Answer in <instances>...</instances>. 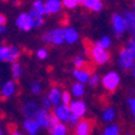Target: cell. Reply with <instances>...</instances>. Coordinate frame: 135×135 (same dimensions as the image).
Wrapping results in <instances>:
<instances>
[{"label":"cell","instance_id":"8fae6325","mask_svg":"<svg viewBox=\"0 0 135 135\" xmlns=\"http://www.w3.org/2000/svg\"><path fill=\"white\" fill-rule=\"evenodd\" d=\"M91 74H93V73H91V69H89V68L73 69L72 71V75H73V78L75 79V82L82 83V84H85V83L89 82Z\"/></svg>","mask_w":135,"mask_h":135},{"label":"cell","instance_id":"60d3db41","mask_svg":"<svg viewBox=\"0 0 135 135\" xmlns=\"http://www.w3.org/2000/svg\"><path fill=\"white\" fill-rule=\"evenodd\" d=\"M10 130H11V135H23V134H21L20 132H17V130L15 129V127H13V126L10 127Z\"/></svg>","mask_w":135,"mask_h":135},{"label":"cell","instance_id":"7c38bea8","mask_svg":"<svg viewBox=\"0 0 135 135\" xmlns=\"http://www.w3.org/2000/svg\"><path fill=\"white\" fill-rule=\"evenodd\" d=\"M17 90V85H16L15 80H7L4 83V85L0 89V95L3 99H9L13 96Z\"/></svg>","mask_w":135,"mask_h":135},{"label":"cell","instance_id":"5b68a950","mask_svg":"<svg viewBox=\"0 0 135 135\" xmlns=\"http://www.w3.org/2000/svg\"><path fill=\"white\" fill-rule=\"evenodd\" d=\"M111 25H112L113 33L116 34L117 38H120L127 32V25L122 13L113 12L112 17H111Z\"/></svg>","mask_w":135,"mask_h":135},{"label":"cell","instance_id":"4fadbf2b","mask_svg":"<svg viewBox=\"0 0 135 135\" xmlns=\"http://www.w3.org/2000/svg\"><path fill=\"white\" fill-rule=\"evenodd\" d=\"M16 27L18 29L23 32H29L32 29V25H31V20H29L28 13L22 12L20 13L16 18Z\"/></svg>","mask_w":135,"mask_h":135},{"label":"cell","instance_id":"1f68e13d","mask_svg":"<svg viewBox=\"0 0 135 135\" xmlns=\"http://www.w3.org/2000/svg\"><path fill=\"white\" fill-rule=\"evenodd\" d=\"M61 1H62L63 7L68 10H73L79 5V0H61Z\"/></svg>","mask_w":135,"mask_h":135},{"label":"cell","instance_id":"ffe728a7","mask_svg":"<svg viewBox=\"0 0 135 135\" xmlns=\"http://www.w3.org/2000/svg\"><path fill=\"white\" fill-rule=\"evenodd\" d=\"M23 127L29 135H35L40 128V126L38 124V122L34 118H26L25 122H23Z\"/></svg>","mask_w":135,"mask_h":135},{"label":"cell","instance_id":"f6af8a7d","mask_svg":"<svg viewBox=\"0 0 135 135\" xmlns=\"http://www.w3.org/2000/svg\"><path fill=\"white\" fill-rule=\"evenodd\" d=\"M132 39L135 41V33H133V34H132Z\"/></svg>","mask_w":135,"mask_h":135},{"label":"cell","instance_id":"ee69618b","mask_svg":"<svg viewBox=\"0 0 135 135\" xmlns=\"http://www.w3.org/2000/svg\"><path fill=\"white\" fill-rule=\"evenodd\" d=\"M132 11L135 13V0H133V9H132Z\"/></svg>","mask_w":135,"mask_h":135},{"label":"cell","instance_id":"f907efd6","mask_svg":"<svg viewBox=\"0 0 135 135\" xmlns=\"http://www.w3.org/2000/svg\"><path fill=\"white\" fill-rule=\"evenodd\" d=\"M134 122H135V118H134Z\"/></svg>","mask_w":135,"mask_h":135},{"label":"cell","instance_id":"44dd1931","mask_svg":"<svg viewBox=\"0 0 135 135\" xmlns=\"http://www.w3.org/2000/svg\"><path fill=\"white\" fill-rule=\"evenodd\" d=\"M83 6L93 12H100L104 9V3L102 0H85L83 3Z\"/></svg>","mask_w":135,"mask_h":135},{"label":"cell","instance_id":"ba28073f","mask_svg":"<svg viewBox=\"0 0 135 135\" xmlns=\"http://www.w3.org/2000/svg\"><path fill=\"white\" fill-rule=\"evenodd\" d=\"M93 127H94L93 119H80L78 126L75 127L74 135H90Z\"/></svg>","mask_w":135,"mask_h":135},{"label":"cell","instance_id":"f35d334b","mask_svg":"<svg viewBox=\"0 0 135 135\" xmlns=\"http://www.w3.org/2000/svg\"><path fill=\"white\" fill-rule=\"evenodd\" d=\"M128 106H129V108H130L133 116H134V118H135V98L128 99Z\"/></svg>","mask_w":135,"mask_h":135},{"label":"cell","instance_id":"52a82bcc","mask_svg":"<svg viewBox=\"0 0 135 135\" xmlns=\"http://www.w3.org/2000/svg\"><path fill=\"white\" fill-rule=\"evenodd\" d=\"M39 110H40V107L35 101H27L23 104L21 111H22V114L26 118H35Z\"/></svg>","mask_w":135,"mask_h":135},{"label":"cell","instance_id":"74e56055","mask_svg":"<svg viewBox=\"0 0 135 135\" xmlns=\"http://www.w3.org/2000/svg\"><path fill=\"white\" fill-rule=\"evenodd\" d=\"M79 122H80V118H79L78 116H75V114H71V117H69V119H68L69 126L71 127H77Z\"/></svg>","mask_w":135,"mask_h":135},{"label":"cell","instance_id":"4316f807","mask_svg":"<svg viewBox=\"0 0 135 135\" xmlns=\"http://www.w3.org/2000/svg\"><path fill=\"white\" fill-rule=\"evenodd\" d=\"M32 10H34L38 13L44 16L45 15V1H43V0H34Z\"/></svg>","mask_w":135,"mask_h":135},{"label":"cell","instance_id":"f546056e","mask_svg":"<svg viewBox=\"0 0 135 135\" xmlns=\"http://www.w3.org/2000/svg\"><path fill=\"white\" fill-rule=\"evenodd\" d=\"M104 135H119V127L117 124H112V126L107 127L104 130Z\"/></svg>","mask_w":135,"mask_h":135},{"label":"cell","instance_id":"484cf974","mask_svg":"<svg viewBox=\"0 0 135 135\" xmlns=\"http://www.w3.org/2000/svg\"><path fill=\"white\" fill-rule=\"evenodd\" d=\"M96 45H99L100 47H104V49L108 50L110 46L112 45V39H111V37H108V35H102V37L96 41Z\"/></svg>","mask_w":135,"mask_h":135},{"label":"cell","instance_id":"681fc988","mask_svg":"<svg viewBox=\"0 0 135 135\" xmlns=\"http://www.w3.org/2000/svg\"><path fill=\"white\" fill-rule=\"evenodd\" d=\"M4 1H7V0H4Z\"/></svg>","mask_w":135,"mask_h":135},{"label":"cell","instance_id":"ab89813d","mask_svg":"<svg viewBox=\"0 0 135 135\" xmlns=\"http://www.w3.org/2000/svg\"><path fill=\"white\" fill-rule=\"evenodd\" d=\"M6 25V16L4 13H0V26H5Z\"/></svg>","mask_w":135,"mask_h":135},{"label":"cell","instance_id":"c3c4849f","mask_svg":"<svg viewBox=\"0 0 135 135\" xmlns=\"http://www.w3.org/2000/svg\"><path fill=\"white\" fill-rule=\"evenodd\" d=\"M127 135H133V134H127Z\"/></svg>","mask_w":135,"mask_h":135},{"label":"cell","instance_id":"d6a6232c","mask_svg":"<svg viewBox=\"0 0 135 135\" xmlns=\"http://www.w3.org/2000/svg\"><path fill=\"white\" fill-rule=\"evenodd\" d=\"M124 47H126L129 52L132 54L133 57L135 59V41L133 40L132 38H130V39H128V40L126 41V45H124Z\"/></svg>","mask_w":135,"mask_h":135},{"label":"cell","instance_id":"603a6c76","mask_svg":"<svg viewBox=\"0 0 135 135\" xmlns=\"http://www.w3.org/2000/svg\"><path fill=\"white\" fill-rule=\"evenodd\" d=\"M22 73H23V68L20 62H15L11 65V74H12L13 80H18L22 77Z\"/></svg>","mask_w":135,"mask_h":135},{"label":"cell","instance_id":"7a4b0ae2","mask_svg":"<svg viewBox=\"0 0 135 135\" xmlns=\"http://www.w3.org/2000/svg\"><path fill=\"white\" fill-rule=\"evenodd\" d=\"M88 50H89V56H90L91 61L95 65L102 66V65H106V63L110 62L111 60L110 51L104 49V47H100L99 45H96V43L91 44Z\"/></svg>","mask_w":135,"mask_h":135},{"label":"cell","instance_id":"277c9868","mask_svg":"<svg viewBox=\"0 0 135 135\" xmlns=\"http://www.w3.org/2000/svg\"><path fill=\"white\" fill-rule=\"evenodd\" d=\"M20 51L18 47L12 46V45H0V61H5V62H11L15 63L17 62L20 57Z\"/></svg>","mask_w":135,"mask_h":135},{"label":"cell","instance_id":"7402d4cb","mask_svg":"<svg viewBox=\"0 0 135 135\" xmlns=\"http://www.w3.org/2000/svg\"><path fill=\"white\" fill-rule=\"evenodd\" d=\"M71 93H72V96H74L75 99H80L84 96L85 94V86L82 83L75 82L72 84V89H71Z\"/></svg>","mask_w":135,"mask_h":135},{"label":"cell","instance_id":"b9f144b4","mask_svg":"<svg viewBox=\"0 0 135 135\" xmlns=\"http://www.w3.org/2000/svg\"><path fill=\"white\" fill-rule=\"evenodd\" d=\"M6 33V27L5 26H0V34H5Z\"/></svg>","mask_w":135,"mask_h":135},{"label":"cell","instance_id":"d4e9b609","mask_svg":"<svg viewBox=\"0 0 135 135\" xmlns=\"http://www.w3.org/2000/svg\"><path fill=\"white\" fill-rule=\"evenodd\" d=\"M116 118V110L113 107H106L102 112V119L105 122H112L113 119Z\"/></svg>","mask_w":135,"mask_h":135},{"label":"cell","instance_id":"9a60e30c","mask_svg":"<svg viewBox=\"0 0 135 135\" xmlns=\"http://www.w3.org/2000/svg\"><path fill=\"white\" fill-rule=\"evenodd\" d=\"M34 119L37 120L38 124H39L41 128L50 129V112H49L47 110H45V108H40Z\"/></svg>","mask_w":135,"mask_h":135},{"label":"cell","instance_id":"bcb514c9","mask_svg":"<svg viewBox=\"0 0 135 135\" xmlns=\"http://www.w3.org/2000/svg\"><path fill=\"white\" fill-rule=\"evenodd\" d=\"M84 1H85V0H79V4H82V5H83V3H84Z\"/></svg>","mask_w":135,"mask_h":135},{"label":"cell","instance_id":"5bb4252c","mask_svg":"<svg viewBox=\"0 0 135 135\" xmlns=\"http://www.w3.org/2000/svg\"><path fill=\"white\" fill-rule=\"evenodd\" d=\"M61 0H46L45 1V15H56L62 10Z\"/></svg>","mask_w":135,"mask_h":135},{"label":"cell","instance_id":"6da1fadb","mask_svg":"<svg viewBox=\"0 0 135 135\" xmlns=\"http://www.w3.org/2000/svg\"><path fill=\"white\" fill-rule=\"evenodd\" d=\"M41 41L46 45H55V46L62 45L63 43H66V40H65V28L60 27V28H52L44 32L41 35Z\"/></svg>","mask_w":135,"mask_h":135},{"label":"cell","instance_id":"2e32d148","mask_svg":"<svg viewBox=\"0 0 135 135\" xmlns=\"http://www.w3.org/2000/svg\"><path fill=\"white\" fill-rule=\"evenodd\" d=\"M47 98L50 99L51 104H52L54 107L61 105V100H62V90H61L60 86H57V85L52 86V88L50 89V91H49V94H47Z\"/></svg>","mask_w":135,"mask_h":135},{"label":"cell","instance_id":"7bdbcfd3","mask_svg":"<svg viewBox=\"0 0 135 135\" xmlns=\"http://www.w3.org/2000/svg\"><path fill=\"white\" fill-rule=\"evenodd\" d=\"M130 72H132L133 78H134V80H135V65H134V66H133V68H132V71H130Z\"/></svg>","mask_w":135,"mask_h":135},{"label":"cell","instance_id":"cb8c5ba5","mask_svg":"<svg viewBox=\"0 0 135 135\" xmlns=\"http://www.w3.org/2000/svg\"><path fill=\"white\" fill-rule=\"evenodd\" d=\"M73 66H74V69H82L86 68V66H89V63L84 56L79 55V56H75L73 59Z\"/></svg>","mask_w":135,"mask_h":135},{"label":"cell","instance_id":"8992f818","mask_svg":"<svg viewBox=\"0 0 135 135\" xmlns=\"http://www.w3.org/2000/svg\"><path fill=\"white\" fill-rule=\"evenodd\" d=\"M118 65L122 71H132L133 66L135 65V59L124 46L120 49L118 54Z\"/></svg>","mask_w":135,"mask_h":135},{"label":"cell","instance_id":"83f0119b","mask_svg":"<svg viewBox=\"0 0 135 135\" xmlns=\"http://www.w3.org/2000/svg\"><path fill=\"white\" fill-rule=\"evenodd\" d=\"M51 135H66L67 134V127L63 124V123H60L59 126L54 127L50 130Z\"/></svg>","mask_w":135,"mask_h":135},{"label":"cell","instance_id":"8d00e7d4","mask_svg":"<svg viewBox=\"0 0 135 135\" xmlns=\"http://www.w3.org/2000/svg\"><path fill=\"white\" fill-rule=\"evenodd\" d=\"M41 105H43V108H45V110H47V111H49L51 107H52V104H51L50 99L47 98V95L41 99Z\"/></svg>","mask_w":135,"mask_h":135},{"label":"cell","instance_id":"d6986e66","mask_svg":"<svg viewBox=\"0 0 135 135\" xmlns=\"http://www.w3.org/2000/svg\"><path fill=\"white\" fill-rule=\"evenodd\" d=\"M65 40L67 44H74L79 40V33L73 27H66L65 28Z\"/></svg>","mask_w":135,"mask_h":135},{"label":"cell","instance_id":"d590c367","mask_svg":"<svg viewBox=\"0 0 135 135\" xmlns=\"http://www.w3.org/2000/svg\"><path fill=\"white\" fill-rule=\"evenodd\" d=\"M60 120H59V118L56 117V114L55 113H50V129L49 130H51V129L54 128V127H56V126H59L60 124Z\"/></svg>","mask_w":135,"mask_h":135},{"label":"cell","instance_id":"f1b7e54d","mask_svg":"<svg viewBox=\"0 0 135 135\" xmlns=\"http://www.w3.org/2000/svg\"><path fill=\"white\" fill-rule=\"evenodd\" d=\"M100 83H101L100 75H99L98 73H93L91 77H90V79H89V82H88V85L90 86V88H96Z\"/></svg>","mask_w":135,"mask_h":135},{"label":"cell","instance_id":"ac0fdd59","mask_svg":"<svg viewBox=\"0 0 135 135\" xmlns=\"http://www.w3.org/2000/svg\"><path fill=\"white\" fill-rule=\"evenodd\" d=\"M28 16H29V20H31L32 29H38L44 25V21H45L44 16L40 15V13H38L34 10H31L28 12Z\"/></svg>","mask_w":135,"mask_h":135},{"label":"cell","instance_id":"4dcf8cb0","mask_svg":"<svg viewBox=\"0 0 135 135\" xmlns=\"http://www.w3.org/2000/svg\"><path fill=\"white\" fill-rule=\"evenodd\" d=\"M72 101H73L72 100V93H69L68 90H63L62 91V100H61V104L69 106Z\"/></svg>","mask_w":135,"mask_h":135},{"label":"cell","instance_id":"e0dca14e","mask_svg":"<svg viewBox=\"0 0 135 135\" xmlns=\"http://www.w3.org/2000/svg\"><path fill=\"white\" fill-rule=\"evenodd\" d=\"M122 15L127 25V32H129L130 34L135 33V13L132 10H124Z\"/></svg>","mask_w":135,"mask_h":135},{"label":"cell","instance_id":"e575fe53","mask_svg":"<svg viewBox=\"0 0 135 135\" xmlns=\"http://www.w3.org/2000/svg\"><path fill=\"white\" fill-rule=\"evenodd\" d=\"M31 91L33 95H40L41 93V84L39 82H33L31 84Z\"/></svg>","mask_w":135,"mask_h":135},{"label":"cell","instance_id":"30bf717a","mask_svg":"<svg viewBox=\"0 0 135 135\" xmlns=\"http://www.w3.org/2000/svg\"><path fill=\"white\" fill-rule=\"evenodd\" d=\"M69 108H71L72 114L78 116L79 118H82L85 113H86V104H85L82 99H75V100H73L72 102H71V105H69Z\"/></svg>","mask_w":135,"mask_h":135},{"label":"cell","instance_id":"836d02e7","mask_svg":"<svg viewBox=\"0 0 135 135\" xmlns=\"http://www.w3.org/2000/svg\"><path fill=\"white\" fill-rule=\"evenodd\" d=\"M35 55H37L38 60H45L49 56V51L45 49V47H39L37 51H35Z\"/></svg>","mask_w":135,"mask_h":135},{"label":"cell","instance_id":"3957f363","mask_svg":"<svg viewBox=\"0 0 135 135\" xmlns=\"http://www.w3.org/2000/svg\"><path fill=\"white\" fill-rule=\"evenodd\" d=\"M101 85L104 86L105 90L114 93L120 85V75L116 71H111L101 78Z\"/></svg>","mask_w":135,"mask_h":135},{"label":"cell","instance_id":"7dc6e473","mask_svg":"<svg viewBox=\"0 0 135 135\" xmlns=\"http://www.w3.org/2000/svg\"><path fill=\"white\" fill-rule=\"evenodd\" d=\"M0 135H3V132H1V128H0Z\"/></svg>","mask_w":135,"mask_h":135},{"label":"cell","instance_id":"9c48e42d","mask_svg":"<svg viewBox=\"0 0 135 135\" xmlns=\"http://www.w3.org/2000/svg\"><path fill=\"white\" fill-rule=\"evenodd\" d=\"M54 113L56 114V117L59 118L61 123H68V119L72 112H71V108L67 105H59V106L54 107Z\"/></svg>","mask_w":135,"mask_h":135}]
</instances>
